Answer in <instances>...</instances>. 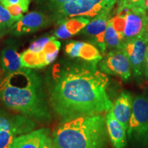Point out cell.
I'll return each mask as SVG.
<instances>
[{
  "mask_svg": "<svg viewBox=\"0 0 148 148\" xmlns=\"http://www.w3.org/2000/svg\"><path fill=\"white\" fill-rule=\"evenodd\" d=\"M147 148H148V147H147Z\"/></svg>",
  "mask_w": 148,
  "mask_h": 148,
  "instance_id": "cell-31",
  "label": "cell"
},
{
  "mask_svg": "<svg viewBox=\"0 0 148 148\" xmlns=\"http://www.w3.org/2000/svg\"><path fill=\"white\" fill-rule=\"evenodd\" d=\"M145 34H146V36H147V38H148V24H147V27H146V29H145Z\"/></svg>",
  "mask_w": 148,
  "mask_h": 148,
  "instance_id": "cell-29",
  "label": "cell"
},
{
  "mask_svg": "<svg viewBox=\"0 0 148 148\" xmlns=\"http://www.w3.org/2000/svg\"><path fill=\"white\" fill-rule=\"evenodd\" d=\"M41 148H55L54 145H53V139H51L48 132L44 136Z\"/></svg>",
  "mask_w": 148,
  "mask_h": 148,
  "instance_id": "cell-24",
  "label": "cell"
},
{
  "mask_svg": "<svg viewBox=\"0 0 148 148\" xmlns=\"http://www.w3.org/2000/svg\"><path fill=\"white\" fill-rule=\"evenodd\" d=\"M7 8V10L9 11L11 15L13 17L16 21H18V20H20L23 17V14L25 12H24L23 9L22 8L21 5L15 4V5H11L9 6L5 7Z\"/></svg>",
  "mask_w": 148,
  "mask_h": 148,
  "instance_id": "cell-23",
  "label": "cell"
},
{
  "mask_svg": "<svg viewBox=\"0 0 148 148\" xmlns=\"http://www.w3.org/2000/svg\"><path fill=\"white\" fill-rule=\"evenodd\" d=\"M60 42L55 36H45L33 42L26 51L21 53L23 67L40 69L51 64L56 58Z\"/></svg>",
  "mask_w": 148,
  "mask_h": 148,
  "instance_id": "cell-6",
  "label": "cell"
},
{
  "mask_svg": "<svg viewBox=\"0 0 148 148\" xmlns=\"http://www.w3.org/2000/svg\"><path fill=\"white\" fill-rule=\"evenodd\" d=\"M67 1H69V0H47V3L50 6L52 7L53 11Z\"/></svg>",
  "mask_w": 148,
  "mask_h": 148,
  "instance_id": "cell-26",
  "label": "cell"
},
{
  "mask_svg": "<svg viewBox=\"0 0 148 148\" xmlns=\"http://www.w3.org/2000/svg\"><path fill=\"white\" fill-rule=\"evenodd\" d=\"M123 42L124 41L123 38L115 30L110 18L105 32V43L106 49L112 51L121 49Z\"/></svg>",
  "mask_w": 148,
  "mask_h": 148,
  "instance_id": "cell-19",
  "label": "cell"
},
{
  "mask_svg": "<svg viewBox=\"0 0 148 148\" xmlns=\"http://www.w3.org/2000/svg\"><path fill=\"white\" fill-rule=\"evenodd\" d=\"M125 2L127 4L132 5V6L140 7V8H145V0H125Z\"/></svg>",
  "mask_w": 148,
  "mask_h": 148,
  "instance_id": "cell-25",
  "label": "cell"
},
{
  "mask_svg": "<svg viewBox=\"0 0 148 148\" xmlns=\"http://www.w3.org/2000/svg\"><path fill=\"white\" fill-rule=\"evenodd\" d=\"M35 126L32 119L23 114L10 115L0 112V130H6L17 135L32 132Z\"/></svg>",
  "mask_w": 148,
  "mask_h": 148,
  "instance_id": "cell-12",
  "label": "cell"
},
{
  "mask_svg": "<svg viewBox=\"0 0 148 148\" xmlns=\"http://www.w3.org/2000/svg\"><path fill=\"white\" fill-rule=\"evenodd\" d=\"M148 38L145 32L143 35L123 42L121 49L128 58L134 78L140 80L144 74V61Z\"/></svg>",
  "mask_w": 148,
  "mask_h": 148,
  "instance_id": "cell-8",
  "label": "cell"
},
{
  "mask_svg": "<svg viewBox=\"0 0 148 148\" xmlns=\"http://www.w3.org/2000/svg\"><path fill=\"white\" fill-rule=\"evenodd\" d=\"M110 18V14H101L92 18L87 25L81 30L83 34L86 35L94 44L98 46L102 53L106 51L105 32Z\"/></svg>",
  "mask_w": 148,
  "mask_h": 148,
  "instance_id": "cell-10",
  "label": "cell"
},
{
  "mask_svg": "<svg viewBox=\"0 0 148 148\" xmlns=\"http://www.w3.org/2000/svg\"><path fill=\"white\" fill-rule=\"evenodd\" d=\"M127 134L136 145L144 147L148 143V97L143 94L133 99Z\"/></svg>",
  "mask_w": 148,
  "mask_h": 148,
  "instance_id": "cell-7",
  "label": "cell"
},
{
  "mask_svg": "<svg viewBox=\"0 0 148 148\" xmlns=\"http://www.w3.org/2000/svg\"><path fill=\"white\" fill-rule=\"evenodd\" d=\"M145 6L146 10H147V14H148V0H145Z\"/></svg>",
  "mask_w": 148,
  "mask_h": 148,
  "instance_id": "cell-28",
  "label": "cell"
},
{
  "mask_svg": "<svg viewBox=\"0 0 148 148\" xmlns=\"http://www.w3.org/2000/svg\"><path fill=\"white\" fill-rule=\"evenodd\" d=\"M97 61L56 66L49 84V104L64 121L103 114L112 108L107 93L109 77Z\"/></svg>",
  "mask_w": 148,
  "mask_h": 148,
  "instance_id": "cell-1",
  "label": "cell"
},
{
  "mask_svg": "<svg viewBox=\"0 0 148 148\" xmlns=\"http://www.w3.org/2000/svg\"><path fill=\"white\" fill-rule=\"evenodd\" d=\"M99 70L103 73L116 75L127 81L132 75L128 58L122 49L109 51L99 62Z\"/></svg>",
  "mask_w": 148,
  "mask_h": 148,
  "instance_id": "cell-9",
  "label": "cell"
},
{
  "mask_svg": "<svg viewBox=\"0 0 148 148\" xmlns=\"http://www.w3.org/2000/svg\"><path fill=\"white\" fill-rule=\"evenodd\" d=\"M89 22V18L83 16H75L69 18L60 23L54 34L58 38H69L80 32Z\"/></svg>",
  "mask_w": 148,
  "mask_h": 148,
  "instance_id": "cell-16",
  "label": "cell"
},
{
  "mask_svg": "<svg viewBox=\"0 0 148 148\" xmlns=\"http://www.w3.org/2000/svg\"><path fill=\"white\" fill-rule=\"evenodd\" d=\"M1 66L5 75L16 73L23 69L21 54L12 46H7L1 51Z\"/></svg>",
  "mask_w": 148,
  "mask_h": 148,
  "instance_id": "cell-18",
  "label": "cell"
},
{
  "mask_svg": "<svg viewBox=\"0 0 148 148\" xmlns=\"http://www.w3.org/2000/svg\"><path fill=\"white\" fill-rule=\"evenodd\" d=\"M47 130L39 129L16 136L10 148H41Z\"/></svg>",
  "mask_w": 148,
  "mask_h": 148,
  "instance_id": "cell-17",
  "label": "cell"
},
{
  "mask_svg": "<svg viewBox=\"0 0 148 148\" xmlns=\"http://www.w3.org/2000/svg\"><path fill=\"white\" fill-rule=\"evenodd\" d=\"M48 23V18L45 14L41 12H32L16 21L9 32L16 36L29 34L46 27Z\"/></svg>",
  "mask_w": 148,
  "mask_h": 148,
  "instance_id": "cell-11",
  "label": "cell"
},
{
  "mask_svg": "<svg viewBox=\"0 0 148 148\" xmlns=\"http://www.w3.org/2000/svg\"><path fill=\"white\" fill-rule=\"evenodd\" d=\"M116 0H69L56 9L54 16L58 23L75 16L94 18L110 14Z\"/></svg>",
  "mask_w": 148,
  "mask_h": 148,
  "instance_id": "cell-5",
  "label": "cell"
},
{
  "mask_svg": "<svg viewBox=\"0 0 148 148\" xmlns=\"http://www.w3.org/2000/svg\"><path fill=\"white\" fill-rule=\"evenodd\" d=\"M16 136L13 133L0 130V148H10Z\"/></svg>",
  "mask_w": 148,
  "mask_h": 148,
  "instance_id": "cell-21",
  "label": "cell"
},
{
  "mask_svg": "<svg viewBox=\"0 0 148 148\" xmlns=\"http://www.w3.org/2000/svg\"><path fill=\"white\" fill-rule=\"evenodd\" d=\"M16 22L7 8L0 4V37L10 32L11 27Z\"/></svg>",
  "mask_w": 148,
  "mask_h": 148,
  "instance_id": "cell-20",
  "label": "cell"
},
{
  "mask_svg": "<svg viewBox=\"0 0 148 148\" xmlns=\"http://www.w3.org/2000/svg\"><path fill=\"white\" fill-rule=\"evenodd\" d=\"M0 101L8 108L37 122L51 121L42 79L29 68L24 67L0 79Z\"/></svg>",
  "mask_w": 148,
  "mask_h": 148,
  "instance_id": "cell-2",
  "label": "cell"
},
{
  "mask_svg": "<svg viewBox=\"0 0 148 148\" xmlns=\"http://www.w3.org/2000/svg\"><path fill=\"white\" fill-rule=\"evenodd\" d=\"M119 5L120 4H122V3H123L125 1V0H119Z\"/></svg>",
  "mask_w": 148,
  "mask_h": 148,
  "instance_id": "cell-30",
  "label": "cell"
},
{
  "mask_svg": "<svg viewBox=\"0 0 148 148\" xmlns=\"http://www.w3.org/2000/svg\"><path fill=\"white\" fill-rule=\"evenodd\" d=\"M106 123L109 139L112 147L124 148L127 145V130L114 117L111 110L106 114Z\"/></svg>",
  "mask_w": 148,
  "mask_h": 148,
  "instance_id": "cell-14",
  "label": "cell"
},
{
  "mask_svg": "<svg viewBox=\"0 0 148 148\" xmlns=\"http://www.w3.org/2000/svg\"><path fill=\"white\" fill-rule=\"evenodd\" d=\"M133 99L130 93L127 91L121 92L111 109L114 117L126 130L128 127L132 110Z\"/></svg>",
  "mask_w": 148,
  "mask_h": 148,
  "instance_id": "cell-15",
  "label": "cell"
},
{
  "mask_svg": "<svg viewBox=\"0 0 148 148\" xmlns=\"http://www.w3.org/2000/svg\"><path fill=\"white\" fill-rule=\"evenodd\" d=\"M144 75L146 79L148 81V45L146 49L145 61H144Z\"/></svg>",
  "mask_w": 148,
  "mask_h": 148,
  "instance_id": "cell-27",
  "label": "cell"
},
{
  "mask_svg": "<svg viewBox=\"0 0 148 148\" xmlns=\"http://www.w3.org/2000/svg\"><path fill=\"white\" fill-rule=\"evenodd\" d=\"M31 0H0V3L3 6L7 7L11 5L18 4L21 5L24 12H27Z\"/></svg>",
  "mask_w": 148,
  "mask_h": 148,
  "instance_id": "cell-22",
  "label": "cell"
},
{
  "mask_svg": "<svg viewBox=\"0 0 148 148\" xmlns=\"http://www.w3.org/2000/svg\"></svg>",
  "mask_w": 148,
  "mask_h": 148,
  "instance_id": "cell-32",
  "label": "cell"
},
{
  "mask_svg": "<svg viewBox=\"0 0 148 148\" xmlns=\"http://www.w3.org/2000/svg\"><path fill=\"white\" fill-rule=\"evenodd\" d=\"M66 53L72 58H80L88 62H99L102 58L100 51L92 44L82 41H71L65 47Z\"/></svg>",
  "mask_w": 148,
  "mask_h": 148,
  "instance_id": "cell-13",
  "label": "cell"
},
{
  "mask_svg": "<svg viewBox=\"0 0 148 148\" xmlns=\"http://www.w3.org/2000/svg\"><path fill=\"white\" fill-rule=\"evenodd\" d=\"M53 133L55 148H106L108 145L106 116H80L67 120Z\"/></svg>",
  "mask_w": 148,
  "mask_h": 148,
  "instance_id": "cell-3",
  "label": "cell"
},
{
  "mask_svg": "<svg viewBox=\"0 0 148 148\" xmlns=\"http://www.w3.org/2000/svg\"><path fill=\"white\" fill-rule=\"evenodd\" d=\"M110 21L115 30L125 42L145 32L148 14L145 8L132 6L125 1L119 5L116 14L110 18Z\"/></svg>",
  "mask_w": 148,
  "mask_h": 148,
  "instance_id": "cell-4",
  "label": "cell"
}]
</instances>
